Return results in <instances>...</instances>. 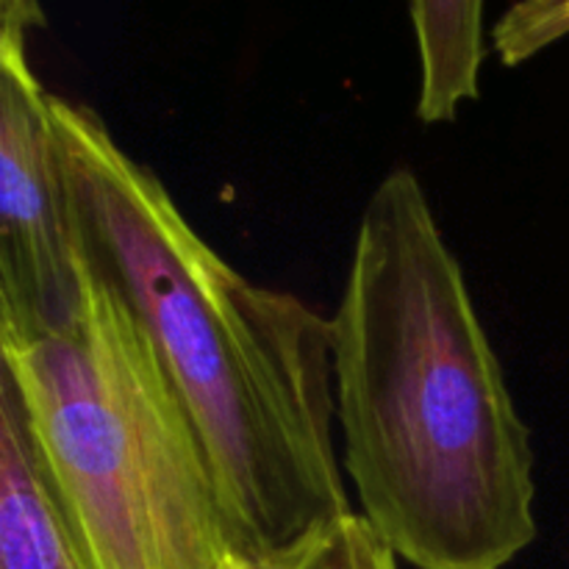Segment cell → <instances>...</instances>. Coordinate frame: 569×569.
<instances>
[{"mask_svg":"<svg viewBox=\"0 0 569 569\" xmlns=\"http://www.w3.org/2000/svg\"><path fill=\"white\" fill-rule=\"evenodd\" d=\"M50 117L89 244L198 428L233 553L356 511L333 445L331 320L214 253L92 109L50 94Z\"/></svg>","mask_w":569,"mask_h":569,"instance_id":"2","label":"cell"},{"mask_svg":"<svg viewBox=\"0 0 569 569\" xmlns=\"http://www.w3.org/2000/svg\"><path fill=\"white\" fill-rule=\"evenodd\" d=\"M420 56L417 117L428 126L453 122L481 92L487 59V0H409Z\"/></svg>","mask_w":569,"mask_h":569,"instance_id":"6","label":"cell"},{"mask_svg":"<svg viewBox=\"0 0 569 569\" xmlns=\"http://www.w3.org/2000/svg\"><path fill=\"white\" fill-rule=\"evenodd\" d=\"M342 467L415 569H503L537 539L531 428L411 167L372 192L331 317Z\"/></svg>","mask_w":569,"mask_h":569,"instance_id":"1","label":"cell"},{"mask_svg":"<svg viewBox=\"0 0 569 569\" xmlns=\"http://www.w3.org/2000/svg\"><path fill=\"white\" fill-rule=\"evenodd\" d=\"M0 387L87 569H220L231 539L211 461L92 244L76 320L0 331Z\"/></svg>","mask_w":569,"mask_h":569,"instance_id":"3","label":"cell"},{"mask_svg":"<svg viewBox=\"0 0 569 569\" xmlns=\"http://www.w3.org/2000/svg\"><path fill=\"white\" fill-rule=\"evenodd\" d=\"M569 37V0H517L492 26V50L503 67H520Z\"/></svg>","mask_w":569,"mask_h":569,"instance_id":"8","label":"cell"},{"mask_svg":"<svg viewBox=\"0 0 569 569\" xmlns=\"http://www.w3.org/2000/svg\"><path fill=\"white\" fill-rule=\"evenodd\" d=\"M220 569H400V559L356 511L267 553H228Z\"/></svg>","mask_w":569,"mask_h":569,"instance_id":"7","label":"cell"},{"mask_svg":"<svg viewBox=\"0 0 569 569\" xmlns=\"http://www.w3.org/2000/svg\"><path fill=\"white\" fill-rule=\"evenodd\" d=\"M44 26L39 0H0V39L28 42V33Z\"/></svg>","mask_w":569,"mask_h":569,"instance_id":"9","label":"cell"},{"mask_svg":"<svg viewBox=\"0 0 569 569\" xmlns=\"http://www.w3.org/2000/svg\"><path fill=\"white\" fill-rule=\"evenodd\" d=\"M89 239L26 42L0 39V331L48 333L81 309Z\"/></svg>","mask_w":569,"mask_h":569,"instance_id":"4","label":"cell"},{"mask_svg":"<svg viewBox=\"0 0 569 569\" xmlns=\"http://www.w3.org/2000/svg\"><path fill=\"white\" fill-rule=\"evenodd\" d=\"M0 569H87L39 476L9 389L0 387Z\"/></svg>","mask_w":569,"mask_h":569,"instance_id":"5","label":"cell"}]
</instances>
